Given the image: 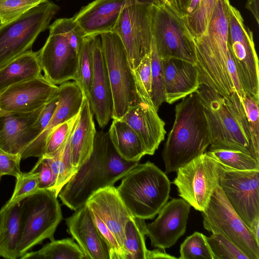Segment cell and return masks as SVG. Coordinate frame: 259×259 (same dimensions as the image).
<instances>
[{
    "instance_id": "obj_1",
    "label": "cell",
    "mask_w": 259,
    "mask_h": 259,
    "mask_svg": "<svg viewBox=\"0 0 259 259\" xmlns=\"http://www.w3.org/2000/svg\"><path fill=\"white\" fill-rule=\"evenodd\" d=\"M227 0H218L205 32L194 38L200 83L224 96L242 90L228 47Z\"/></svg>"
},
{
    "instance_id": "obj_2",
    "label": "cell",
    "mask_w": 259,
    "mask_h": 259,
    "mask_svg": "<svg viewBox=\"0 0 259 259\" xmlns=\"http://www.w3.org/2000/svg\"><path fill=\"white\" fill-rule=\"evenodd\" d=\"M138 163L125 160L117 153L108 132H97L90 158L64 186L58 197L65 205L76 211L98 190L114 186Z\"/></svg>"
},
{
    "instance_id": "obj_3",
    "label": "cell",
    "mask_w": 259,
    "mask_h": 259,
    "mask_svg": "<svg viewBox=\"0 0 259 259\" xmlns=\"http://www.w3.org/2000/svg\"><path fill=\"white\" fill-rule=\"evenodd\" d=\"M203 104L209 128V151H240L259 162L253 145L242 98L237 93L220 94L200 83L195 92Z\"/></svg>"
},
{
    "instance_id": "obj_4",
    "label": "cell",
    "mask_w": 259,
    "mask_h": 259,
    "mask_svg": "<svg viewBox=\"0 0 259 259\" xmlns=\"http://www.w3.org/2000/svg\"><path fill=\"white\" fill-rule=\"evenodd\" d=\"M175 107V118L162 152L165 174L181 167L204 153L210 137L203 104L193 93Z\"/></svg>"
},
{
    "instance_id": "obj_5",
    "label": "cell",
    "mask_w": 259,
    "mask_h": 259,
    "mask_svg": "<svg viewBox=\"0 0 259 259\" xmlns=\"http://www.w3.org/2000/svg\"><path fill=\"white\" fill-rule=\"evenodd\" d=\"M116 190L134 217L149 220L153 219L167 203L170 182L164 172L148 161L138 163L132 168L122 178Z\"/></svg>"
},
{
    "instance_id": "obj_6",
    "label": "cell",
    "mask_w": 259,
    "mask_h": 259,
    "mask_svg": "<svg viewBox=\"0 0 259 259\" xmlns=\"http://www.w3.org/2000/svg\"><path fill=\"white\" fill-rule=\"evenodd\" d=\"M49 28V36L38 51L39 61L44 76L60 85L73 80L78 52L85 34L73 17L58 19Z\"/></svg>"
},
{
    "instance_id": "obj_7",
    "label": "cell",
    "mask_w": 259,
    "mask_h": 259,
    "mask_svg": "<svg viewBox=\"0 0 259 259\" xmlns=\"http://www.w3.org/2000/svg\"><path fill=\"white\" fill-rule=\"evenodd\" d=\"M57 197L49 189H39L19 201L21 232L18 258L44 240H54L56 230L63 219Z\"/></svg>"
},
{
    "instance_id": "obj_8",
    "label": "cell",
    "mask_w": 259,
    "mask_h": 259,
    "mask_svg": "<svg viewBox=\"0 0 259 259\" xmlns=\"http://www.w3.org/2000/svg\"><path fill=\"white\" fill-rule=\"evenodd\" d=\"M59 10L58 5L48 1L12 21L0 24V68L30 50Z\"/></svg>"
},
{
    "instance_id": "obj_9",
    "label": "cell",
    "mask_w": 259,
    "mask_h": 259,
    "mask_svg": "<svg viewBox=\"0 0 259 259\" xmlns=\"http://www.w3.org/2000/svg\"><path fill=\"white\" fill-rule=\"evenodd\" d=\"M113 98L112 119H120L129 108L140 102L124 45L113 32L100 34Z\"/></svg>"
},
{
    "instance_id": "obj_10",
    "label": "cell",
    "mask_w": 259,
    "mask_h": 259,
    "mask_svg": "<svg viewBox=\"0 0 259 259\" xmlns=\"http://www.w3.org/2000/svg\"><path fill=\"white\" fill-rule=\"evenodd\" d=\"M202 215L205 230L225 236L249 259H259V241L235 211L219 185Z\"/></svg>"
},
{
    "instance_id": "obj_11",
    "label": "cell",
    "mask_w": 259,
    "mask_h": 259,
    "mask_svg": "<svg viewBox=\"0 0 259 259\" xmlns=\"http://www.w3.org/2000/svg\"><path fill=\"white\" fill-rule=\"evenodd\" d=\"M151 30L160 59H177L196 64L193 36L182 21L158 0L151 5Z\"/></svg>"
},
{
    "instance_id": "obj_12",
    "label": "cell",
    "mask_w": 259,
    "mask_h": 259,
    "mask_svg": "<svg viewBox=\"0 0 259 259\" xmlns=\"http://www.w3.org/2000/svg\"><path fill=\"white\" fill-rule=\"evenodd\" d=\"M154 0H140L121 10L112 32L120 37L132 70L150 52L152 40L151 5Z\"/></svg>"
},
{
    "instance_id": "obj_13",
    "label": "cell",
    "mask_w": 259,
    "mask_h": 259,
    "mask_svg": "<svg viewBox=\"0 0 259 259\" xmlns=\"http://www.w3.org/2000/svg\"><path fill=\"white\" fill-rule=\"evenodd\" d=\"M173 183L179 195L196 210L206 208L219 185V162L207 152L196 157L177 171Z\"/></svg>"
},
{
    "instance_id": "obj_14",
    "label": "cell",
    "mask_w": 259,
    "mask_h": 259,
    "mask_svg": "<svg viewBox=\"0 0 259 259\" xmlns=\"http://www.w3.org/2000/svg\"><path fill=\"white\" fill-rule=\"evenodd\" d=\"M219 164V186L235 211L252 232L259 224V170H236Z\"/></svg>"
},
{
    "instance_id": "obj_15",
    "label": "cell",
    "mask_w": 259,
    "mask_h": 259,
    "mask_svg": "<svg viewBox=\"0 0 259 259\" xmlns=\"http://www.w3.org/2000/svg\"><path fill=\"white\" fill-rule=\"evenodd\" d=\"M58 90L42 74L12 85L0 93V115L33 112L57 96Z\"/></svg>"
},
{
    "instance_id": "obj_16",
    "label": "cell",
    "mask_w": 259,
    "mask_h": 259,
    "mask_svg": "<svg viewBox=\"0 0 259 259\" xmlns=\"http://www.w3.org/2000/svg\"><path fill=\"white\" fill-rule=\"evenodd\" d=\"M190 208L191 205L182 198L167 202L157 218L145 225V234L151 246L160 249L172 246L186 232Z\"/></svg>"
},
{
    "instance_id": "obj_17",
    "label": "cell",
    "mask_w": 259,
    "mask_h": 259,
    "mask_svg": "<svg viewBox=\"0 0 259 259\" xmlns=\"http://www.w3.org/2000/svg\"><path fill=\"white\" fill-rule=\"evenodd\" d=\"M85 96L82 88L75 81L61 84L59 86L58 103L54 114L44 131L23 151L22 159L41 157L50 135L60 124L79 113Z\"/></svg>"
},
{
    "instance_id": "obj_18",
    "label": "cell",
    "mask_w": 259,
    "mask_h": 259,
    "mask_svg": "<svg viewBox=\"0 0 259 259\" xmlns=\"http://www.w3.org/2000/svg\"><path fill=\"white\" fill-rule=\"evenodd\" d=\"M93 59V73L89 99L93 114L101 128L112 118L113 98L100 34L89 35Z\"/></svg>"
},
{
    "instance_id": "obj_19",
    "label": "cell",
    "mask_w": 259,
    "mask_h": 259,
    "mask_svg": "<svg viewBox=\"0 0 259 259\" xmlns=\"http://www.w3.org/2000/svg\"><path fill=\"white\" fill-rule=\"evenodd\" d=\"M85 205L100 218L125 254L124 229L127 222L134 216L122 201L116 188L110 186L98 190L90 197Z\"/></svg>"
},
{
    "instance_id": "obj_20",
    "label": "cell",
    "mask_w": 259,
    "mask_h": 259,
    "mask_svg": "<svg viewBox=\"0 0 259 259\" xmlns=\"http://www.w3.org/2000/svg\"><path fill=\"white\" fill-rule=\"evenodd\" d=\"M228 20V47L236 69L249 71L257 66L258 60L253 34L244 24L239 11L227 1Z\"/></svg>"
},
{
    "instance_id": "obj_21",
    "label": "cell",
    "mask_w": 259,
    "mask_h": 259,
    "mask_svg": "<svg viewBox=\"0 0 259 259\" xmlns=\"http://www.w3.org/2000/svg\"><path fill=\"white\" fill-rule=\"evenodd\" d=\"M157 112L153 106L139 102L131 106L120 119L137 134L147 155L154 154L166 134L165 123Z\"/></svg>"
},
{
    "instance_id": "obj_22",
    "label": "cell",
    "mask_w": 259,
    "mask_h": 259,
    "mask_svg": "<svg viewBox=\"0 0 259 259\" xmlns=\"http://www.w3.org/2000/svg\"><path fill=\"white\" fill-rule=\"evenodd\" d=\"M140 0H95L73 17L85 35L112 32L122 9Z\"/></svg>"
},
{
    "instance_id": "obj_23",
    "label": "cell",
    "mask_w": 259,
    "mask_h": 259,
    "mask_svg": "<svg viewBox=\"0 0 259 259\" xmlns=\"http://www.w3.org/2000/svg\"><path fill=\"white\" fill-rule=\"evenodd\" d=\"M165 102L169 104L195 93L200 85L197 66L177 59H161Z\"/></svg>"
},
{
    "instance_id": "obj_24",
    "label": "cell",
    "mask_w": 259,
    "mask_h": 259,
    "mask_svg": "<svg viewBox=\"0 0 259 259\" xmlns=\"http://www.w3.org/2000/svg\"><path fill=\"white\" fill-rule=\"evenodd\" d=\"M67 231L86 259H110L107 246L100 236L85 205L66 220Z\"/></svg>"
},
{
    "instance_id": "obj_25",
    "label": "cell",
    "mask_w": 259,
    "mask_h": 259,
    "mask_svg": "<svg viewBox=\"0 0 259 259\" xmlns=\"http://www.w3.org/2000/svg\"><path fill=\"white\" fill-rule=\"evenodd\" d=\"M44 106L30 113L0 115V148L8 153L21 155L32 141L30 127Z\"/></svg>"
},
{
    "instance_id": "obj_26",
    "label": "cell",
    "mask_w": 259,
    "mask_h": 259,
    "mask_svg": "<svg viewBox=\"0 0 259 259\" xmlns=\"http://www.w3.org/2000/svg\"><path fill=\"white\" fill-rule=\"evenodd\" d=\"M184 23L193 38L206 31L218 0H158Z\"/></svg>"
},
{
    "instance_id": "obj_27",
    "label": "cell",
    "mask_w": 259,
    "mask_h": 259,
    "mask_svg": "<svg viewBox=\"0 0 259 259\" xmlns=\"http://www.w3.org/2000/svg\"><path fill=\"white\" fill-rule=\"evenodd\" d=\"M90 102L85 96L70 142L72 165L76 169L90 158L97 133Z\"/></svg>"
},
{
    "instance_id": "obj_28",
    "label": "cell",
    "mask_w": 259,
    "mask_h": 259,
    "mask_svg": "<svg viewBox=\"0 0 259 259\" xmlns=\"http://www.w3.org/2000/svg\"><path fill=\"white\" fill-rule=\"evenodd\" d=\"M21 232L19 201L0 209V256L7 259L18 258L17 248Z\"/></svg>"
},
{
    "instance_id": "obj_29",
    "label": "cell",
    "mask_w": 259,
    "mask_h": 259,
    "mask_svg": "<svg viewBox=\"0 0 259 259\" xmlns=\"http://www.w3.org/2000/svg\"><path fill=\"white\" fill-rule=\"evenodd\" d=\"M41 72L38 51H28L0 68V93L12 85L37 77Z\"/></svg>"
},
{
    "instance_id": "obj_30",
    "label": "cell",
    "mask_w": 259,
    "mask_h": 259,
    "mask_svg": "<svg viewBox=\"0 0 259 259\" xmlns=\"http://www.w3.org/2000/svg\"><path fill=\"white\" fill-rule=\"evenodd\" d=\"M144 220L133 217L126 223L124 229L123 248L125 259L177 258L159 249L148 250L145 236Z\"/></svg>"
},
{
    "instance_id": "obj_31",
    "label": "cell",
    "mask_w": 259,
    "mask_h": 259,
    "mask_svg": "<svg viewBox=\"0 0 259 259\" xmlns=\"http://www.w3.org/2000/svg\"><path fill=\"white\" fill-rule=\"evenodd\" d=\"M108 133L114 148L124 160L139 162L146 155L137 134L121 119H113Z\"/></svg>"
},
{
    "instance_id": "obj_32",
    "label": "cell",
    "mask_w": 259,
    "mask_h": 259,
    "mask_svg": "<svg viewBox=\"0 0 259 259\" xmlns=\"http://www.w3.org/2000/svg\"><path fill=\"white\" fill-rule=\"evenodd\" d=\"M20 258L86 259L79 245L69 238L54 239L37 251L27 252Z\"/></svg>"
},
{
    "instance_id": "obj_33",
    "label": "cell",
    "mask_w": 259,
    "mask_h": 259,
    "mask_svg": "<svg viewBox=\"0 0 259 259\" xmlns=\"http://www.w3.org/2000/svg\"><path fill=\"white\" fill-rule=\"evenodd\" d=\"M93 73V59L90 35H85L78 55L77 69L73 80L89 97Z\"/></svg>"
},
{
    "instance_id": "obj_34",
    "label": "cell",
    "mask_w": 259,
    "mask_h": 259,
    "mask_svg": "<svg viewBox=\"0 0 259 259\" xmlns=\"http://www.w3.org/2000/svg\"><path fill=\"white\" fill-rule=\"evenodd\" d=\"M221 164L236 170H259V162L240 151L218 150L206 152Z\"/></svg>"
},
{
    "instance_id": "obj_35",
    "label": "cell",
    "mask_w": 259,
    "mask_h": 259,
    "mask_svg": "<svg viewBox=\"0 0 259 259\" xmlns=\"http://www.w3.org/2000/svg\"><path fill=\"white\" fill-rule=\"evenodd\" d=\"M151 72V100L154 108L158 111L159 107L165 102L163 72L161 59L158 54L152 37L150 52Z\"/></svg>"
},
{
    "instance_id": "obj_36",
    "label": "cell",
    "mask_w": 259,
    "mask_h": 259,
    "mask_svg": "<svg viewBox=\"0 0 259 259\" xmlns=\"http://www.w3.org/2000/svg\"><path fill=\"white\" fill-rule=\"evenodd\" d=\"M136 92L140 102L153 105L151 100V72L150 53L132 70ZM154 107V106H153Z\"/></svg>"
},
{
    "instance_id": "obj_37",
    "label": "cell",
    "mask_w": 259,
    "mask_h": 259,
    "mask_svg": "<svg viewBox=\"0 0 259 259\" xmlns=\"http://www.w3.org/2000/svg\"><path fill=\"white\" fill-rule=\"evenodd\" d=\"M180 254L181 259H213L206 236L198 232L187 237L181 244Z\"/></svg>"
},
{
    "instance_id": "obj_38",
    "label": "cell",
    "mask_w": 259,
    "mask_h": 259,
    "mask_svg": "<svg viewBox=\"0 0 259 259\" xmlns=\"http://www.w3.org/2000/svg\"><path fill=\"white\" fill-rule=\"evenodd\" d=\"M213 259H249L227 237L220 233L206 237Z\"/></svg>"
},
{
    "instance_id": "obj_39",
    "label": "cell",
    "mask_w": 259,
    "mask_h": 259,
    "mask_svg": "<svg viewBox=\"0 0 259 259\" xmlns=\"http://www.w3.org/2000/svg\"><path fill=\"white\" fill-rule=\"evenodd\" d=\"M49 0H0V24L12 21Z\"/></svg>"
},
{
    "instance_id": "obj_40",
    "label": "cell",
    "mask_w": 259,
    "mask_h": 259,
    "mask_svg": "<svg viewBox=\"0 0 259 259\" xmlns=\"http://www.w3.org/2000/svg\"><path fill=\"white\" fill-rule=\"evenodd\" d=\"M74 126L67 139L59 160L58 176L52 190L57 197L62 188L78 170L72 165L70 152V142Z\"/></svg>"
},
{
    "instance_id": "obj_41",
    "label": "cell",
    "mask_w": 259,
    "mask_h": 259,
    "mask_svg": "<svg viewBox=\"0 0 259 259\" xmlns=\"http://www.w3.org/2000/svg\"><path fill=\"white\" fill-rule=\"evenodd\" d=\"M38 189H39L38 173L32 170L28 172H22L19 177L16 178V183L13 193L6 204L10 205L20 201Z\"/></svg>"
},
{
    "instance_id": "obj_42",
    "label": "cell",
    "mask_w": 259,
    "mask_h": 259,
    "mask_svg": "<svg viewBox=\"0 0 259 259\" xmlns=\"http://www.w3.org/2000/svg\"><path fill=\"white\" fill-rule=\"evenodd\" d=\"M78 117L79 113L55 128L48 138L42 157L52 156L61 147L68 138Z\"/></svg>"
},
{
    "instance_id": "obj_43",
    "label": "cell",
    "mask_w": 259,
    "mask_h": 259,
    "mask_svg": "<svg viewBox=\"0 0 259 259\" xmlns=\"http://www.w3.org/2000/svg\"><path fill=\"white\" fill-rule=\"evenodd\" d=\"M251 140L256 150L259 152V100L245 94L242 98Z\"/></svg>"
},
{
    "instance_id": "obj_44",
    "label": "cell",
    "mask_w": 259,
    "mask_h": 259,
    "mask_svg": "<svg viewBox=\"0 0 259 259\" xmlns=\"http://www.w3.org/2000/svg\"><path fill=\"white\" fill-rule=\"evenodd\" d=\"M58 103V94L44 106L39 115L30 127L32 141L44 131L48 125Z\"/></svg>"
},
{
    "instance_id": "obj_45",
    "label": "cell",
    "mask_w": 259,
    "mask_h": 259,
    "mask_svg": "<svg viewBox=\"0 0 259 259\" xmlns=\"http://www.w3.org/2000/svg\"><path fill=\"white\" fill-rule=\"evenodd\" d=\"M21 155L8 153L0 148V175H10L16 178L22 172L20 170Z\"/></svg>"
},
{
    "instance_id": "obj_46",
    "label": "cell",
    "mask_w": 259,
    "mask_h": 259,
    "mask_svg": "<svg viewBox=\"0 0 259 259\" xmlns=\"http://www.w3.org/2000/svg\"><path fill=\"white\" fill-rule=\"evenodd\" d=\"M31 170L38 174V188L52 191L56 181L47 159L43 157L38 158Z\"/></svg>"
},
{
    "instance_id": "obj_47",
    "label": "cell",
    "mask_w": 259,
    "mask_h": 259,
    "mask_svg": "<svg viewBox=\"0 0 259 259\" xmlns=\"http://www.w3.org/2000/svg\"><path fill=\"white\" fill-rule=\"evenodd\" d=\"M258 2L259 0H247L246 8L252 13L257 24H259L258 16Z\"/></svg>"
},
{
    "instance_id": "obj_48",
    "label": "cell",
    "mask_w": 259,
    "mask_h": 259,
    "mask_svg": "<svg viewBox=\"0 0 259 259\" xmlns=\"http://www.w3.org/2000/svg\"><path fill=\"white\" fill-rule=\"evenodd\" d=\"M2 176H1V175H0V181H1V178H2Z\"/></svg>"
}]
</instances>
